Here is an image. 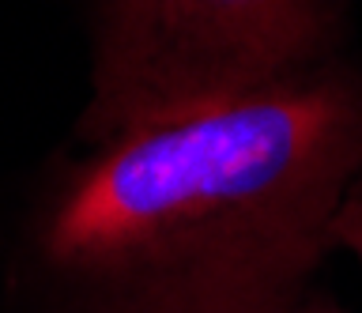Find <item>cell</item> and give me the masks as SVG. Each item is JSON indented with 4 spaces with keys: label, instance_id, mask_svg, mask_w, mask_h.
Masks as SVG:
<instances>
[{
    "label": "cell",
    "instance_id": "277c9868",
    "mask_svg": "<svg viewBox=\"0 0 362 313\" xmlns=\"http://www.w3.org/2000/svg\"><path fill=\"white\" fill-rule=\"evenodd\" d=\"M302 313H339V309H332V306H305Z\"/></svg>",
    "mask_w": 362,
    "mask_h": 313
},
{
    "label": "cell",
    "instance_id": "6da1fadb",
    "mask_svg": "<svg viewBox=\"0 0 362 313\" xmlns=\"http://www.w3.org/2000/svg\"><path fill=\"white\" fill-rule=\"evenodd\" d=\"M362 177V80L291 83L98 143L57 185L34 268L53 313H302Z\"/></svg>",
    "mask_w": 362,
    "mask_h": 313
},
{
    "label": "cell",
    "instance_id": "7a4b0ae2",
    "mask_svg": "<svg viewBox=\"0 0 362 313\" xmlns=\"http://www.w3.org/2000/svg\"><path fill=\"white\" fill-rule=\"evenodd\" d=\"M328 0H98L90 148L313 72Z\"/></svg>",
    "mask_w": 362,
    "mask_h": 313
},
{
    "label": "cell",
    "instance_id": "3957f363",
    "mask_svg": "<svg viewBox=\"0 0 362 313\" xmlns=\"http://www.w3.org/2000/svg\"><path fill=\"white\" fill-rule=\"evenodd\" d=\"M332 245H344L362 261V177L351 185V193L332 215Z\"/></svg>",
    "mask_w": 362,
    "mask_h": 313
}]
</instances>
